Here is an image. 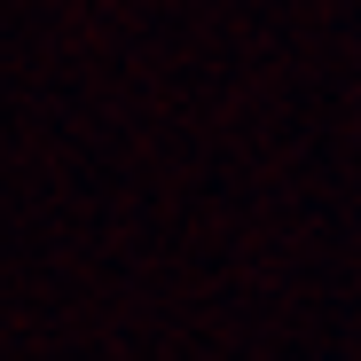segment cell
Segmentation results:
<instances>
[]
</instances>
